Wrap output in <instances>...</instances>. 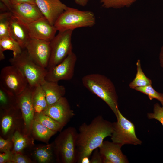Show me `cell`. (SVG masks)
Returning a JSON list of instances; mask_svg holds the SVG:
<instances>
[{"instance_id": "1", "label": "cell", "mask_w": 163, "mask_h": 163, "mask_svg": "<svg viewBox=\"0 0 163 163\" xmlns=\"http://www.w3.org/2000/svg\"><path fill=\"white\" fill-rule=\"evenodd\" d=\"M113 124L98 115L89 124L83 123L78 128L76 142L77 163L85 157L89 158L95 149L102 144L104 139L111 136Z\"/></svg>"}, {"instance_id": "2", "label": "cell", "mask_w": 163, "mask_h": 163, "mask_svg": "<svg viewBox=\"0 0 163 163\" xmlns=\"http://www.w3.org/2000/svg\"><path fill=\"white\" fill-rule=\"evenodd\" d=\"M82 82L86 88L103 101L117 117L118 97L115 86L110 79L99 73L90 74L82 77Z\"/></svg>"}, {"instance_id": "3", "label": "cell", "mask_w": 163, "mask_h": 163, "mask_svg": "<svg viewBox=\"0 0 163 163\" xmlns=\"http://www.w3.org/2000/svg\"><path fill=\"white\" fill-rule=\"evenodd\" d=\"M9 61L11 65L15 66L21 71L30 87L41 85L45 81L47 70L35 62L26 49H23L20 53L13 56Z\"/></svg>"}, {"instance_id": "4", "label": "cell", "mask_w": 163, "mask_h": 163, "mask_svg": "<svg viewBox=\"0 0 163 163\" xmlns=\"http://www.w3.org/2000/svg\"><path fill=\"white\" fill-rule=\"evenodd\" d=\"M94 13L68 7L59 16L54 26L58 31L72 30L83 27H91L96 24Z\"/></svg>"}, {"instance_id": "5", "label": "cell", "mask_w": 163, "mask_h": 163, "mask_svg": "<svg viewBox=\"0 0 163 163\" xmlns=\"http://www.w3.org/2000/svg\"><path fill=\"white\" fill-rule=\"evenodd\" d=\"M78 131L70 127L61 133L55 141V150L58 160L63 163L77 161L76 142Z\"/></svg>"}, {"instance_id": "6", "label": "cell", "mask_w": 163, "mask_h": 163, "mask_svg": "<svg viewBox=\"0 0 163 163\" xmlns=\"http://www.w3.org/2000/svg\"><path fill=\"white\" fill-rule=\"evenodd\" d=\"M72 30L59 31L50 41L51 53L47 70L63 61L72 52Z\"/></svg>"}, {"instance_id": "7", "label": "cell", "mask_w": 163, "mask_h": 163, "mask_svg": "<svg viewBox=\"0 0 163 163\" xmlns=\"http://www.w3.org/2000/svg\"><path fill=\"white\" fill-rule=\"evenodd\" d=\"M117 121L113 123V132L111 136L112 142L121 146L125 144L140 145L142 142L136 136L134 124L117 110Z\"/></svg>"}, {"instance_id": "8", "label": "cell", "mask_w": 163, "mask_h": 163, "mask_svg": "<svg viewBox=\"0 0 163 163\" xmlns=\"http://www.w3.org/2000/svg\"><path fill=\"white\" fill-rule=\"evenodd\" d=\"M0 85L18 96L25 90L28 84L21 71L15 66L11 65L3 67L1 70Z\"/></svg>"}, {"instance_id": "9", "label": "cell", "mask_w": 163, "mask_h": 163, "mask_svg": "<svg viewBox=\"0 0 163 163\" xmlns=\"http://www.w3.org/2000/svg\"><path fill=\"white\" fill-rule=\"evenodd\" d=\"M77 60L76 55L72 51L63 61L47 71L45 80L58 82L72 79Z\"/></svg>"}, {"instance_id": "10", "label": "cell", "mask_w": 163, "mask_h": 163, "mask_svg": "<svg viewBox=\"0 0 163 163\" xmlns=\"http://www.w3.org/2000/svg\"><path fill=\"white\" fill-rule=\"evenodd\" d=\"M25 49L35 62L47 68L51 53L50 41L31 38Z\"/></svg>"}, {"instance_id": "11", "label": "cell", "mask_w": 163, "mask_h": 163, "mask_svg": "<svg viewBox=\"0 0 163 163\" xmlns=\"http://www.w3.org/2000/svg\"><path fill=\"white\" fill-rule=\"evenodd\" d=\"M41 113L49 116L64 126L75 115L67 100L64 97L48 106Z\"/></svg>"}, {"instance_id": "12", "label": "cell", "mask_w": 163, "mask_h": 163, "mask_svg": "<svg viewBox=\"0 0 163 163\" xmlns=\"http://www.w3.org/2000/svg\"><path fill=\"white\" fill-rule=\"evenodd\" d=\"M30 37L34 39L50 41L57 31L44 16L27 25Z\"/></svg>"}, {"instance_id": "13", "label": "cell", "mask_w": 163, "mask_h": 163, "mask_svg": "<svg viewBox=\"0 0 163 163\" xmlns=\"http://www.w3.org/2000/svg\"><path fill=\"white\" fill-rule=\"evenodd\" d=\"M10 11L12 15L26 25L44 16L36 5L29 3L12 5Z\"/></svg>"}, {"instance_id": "14", "label": "cell", "mask_w": 163, "mask_h": 163, "mask_svg": "<svg viewBox=\"0 0 163 163\" xmlns=\"http://www.w3.org/2000/svg\"><path fill=\"white\" fill-rule=\"evenodd\" d=\"M122 147L118 144L108 141H103L98 148L103 163H128L126 155L122 152Z\"/></svg>"}, {"instance_id": "15", "label": "cell", "mask_w": 163, "mask_h": 163, "mask_svg": "<svg viewBox=\"0 0 163 163\" xmlns=\"http://www.w3.org/2000/svg\"><path fill=\"white\" fill-rule=\"evenodd\" d=\"M35 2L43 16L52 25L68 7L60 0H35Z\"/></svg>"}, {"instance_id": "16", "label": "cell", "mask_w": 163, "mask_h": 163, "mask_svg": "<svg viewBox=\"0 0 163 163\" xmlns=\"http://www.w3.org/2000/svg\"><path fill=\"white\" fill-rule=\"evenodd\" d=\"M33 90V87L28 85L25 90L17 96L18 106L28 128L32 126L35 113L32 101Z\"/></svg>"}, {"instance_id": "17", "label": "cell", "mask_w": 163, "mask_h": 163, "mask_svg": "<svg viewBox=\"0 0 163 163\" xmlns=\"http://www.w3.org/2000/svg\"><path fill=\"white\" fill-rule=\"evenodd\" d=\"M9 23L11 37L18 43L22 49H25L31 39L27 25L12 14Z\"/></svg>"}, {"instance_id": "18", "label": "cell", "mask_w": 163, "mask_h": 163, "mask_svg": "<svg viewBox=\"0 0 163 163\" xmlns=\"http://www.w3.org/2000/svg\"><path fill=\"white\" fill-rule=\"evenodd\" d=\"M41 86L45 94L48 106L64 97L66 93L64 86L59 85L57 82L46 80Z\"/></svg>"}, {"instance_id": "19", "label": "cell", "mask_w": 163, "mask_h": 163, "mask_svg": "<svg viewBox=\"0 0 163 163\" xmlns=\"http://www.w3.org/2000/svg\"><path fill=\"white\" fill-rule=\"evenodd\" d=\"M32 101L35 113H41L48 107L45 95L41 85L33 87Z\"/></svg>"}, {"instance_id": "20", "label": "cell", "mask_w": 163, "mask_h": 163, "mask_svg": "<svg viewBox=\"0 0 163 163\" xmlns=\"http://www.w3.org/2000/svg\"><path fill=\"white\" fill-rule=\"evenodd\" d=\"M20 45L11 37L0 39V60L5 59L4 52L6 50H10L13 52V56L20 53L22 50Z\"/></svg>"}, {"instance_id": "21", "label": "cell", "mask_w": 163, "mask_h": 163, "mask_svg": "<svg viewBox=\"0 0 163 163\" xmlns=\"http://www.w3.org/2000/svg\"><path fill=\"white\" fill-rule=\"evenodd\" d=\"M137 72L134 79L129 85L132 89L139 87L152 85V80L148 78L143 72L141 67L140 60H137L136 63Z\"/></svg>"}, {"instance_id": "22", "label": "cell", "mask_w": 163, "mask_h": 163, "mask_svg": "<svg viewBox=\"0 0 163 163\" xmlns=\"http://www.w3.org/2000/svg\"><path fill=\"white\" fill-rule=\"evenodd\" d=\"M32 128L35 136L39 139L44 141L48 140L57 132L53 131L34 120Z\"/></svg>"}, {"instance_id": "23", "label": "cell", "mask_w": 163, "mask_h": 163, "mask_svg": "<svg viewBox=\"0 0 163 163\" xmlns=\"http://www.w3.org/2000/svg\"><path fill=\"white\" fill-rule=\"evenodd\" d=\"M34 119L48 128L57 132L64 126L61 124L43 113H35Z\"/></svg>"}, {"instance_id": "24", "label": "cell", "mask_w": 163, "mask_h": 163, "mask_svg": "<svg viewBox=\"0 0 163 163\" xmlns=\"http://www.w3.org/2000/svg\"><path fill=\"white\" fill-rule=\"evenodd\" d=\"M11 15L10 11L0 14V39L11 37L9 19Z\"/></svg>"}, {"instance_id": "25", "label": "cell", "mask_w": 163, "mask_h": 163, "mask_svg": "<svg viewBox=\"0 0 163 163\" xmlns=\"http://www.w3.org/2000/svg\"><path fill=\"white\" fill-rule=\"evenodd\" d=\"M137 0H100L102 6L106 8H120L130 6Z\"/></svg>"}, {"instance_id": "26", "label": "cell", "mask_w": 163, "mask_h": 163, "mask_svg": "<svg viewBox=\"0 0 163 163\" xmlns=\"http://www.w3.org/2000/svg\"><path fill=\"white\" fill-rule=\"evenodd\" d=\"M134 89L146 94L151 100L154 99L158 100L163 106V93H160L155 91L152 85L137 87Z\"/></svg>"}, {"instance_id": "27", "label": "cell", "mask_w": 163, "mask_h": 163, "mask_svg": "<svg viewBox=\"0 0 163 163\" xmlns=\"http://www.w3.org/2000/svg\"><path fill=\"white\" fill-rule=\"evenodd\" d=\"M35 158L40 163L50 161L52 158V152L49 147L44 146L37 149L35 152Z\"/></svg>"}, {"instance_id": "28", "label": "cell", "mask_w": 163, "mask_h": 163, "mask_svg": "<svg viewBox=\"0 0 163 163\" xmlns=\"http://www.w3.org/2000/svg\"><path fill=\"white\" fill-rule=\"evenodd\" d=\"M16 96L5 89L0 85V102L3 106L12 105V102H16Z\"/></svg>"}, {"instance_id": "29", "label": "cell", "mask_w": 163, "mask_h": 163, "mask_svg": "<svg viewBox=\"0 0 163 163\" xmlns=\"http://www.w3.org/2000/svg\"><path fill=\"white\" fill-rule=\"evenodd\" d=\"M14 150L16 153L21 152L27 145L26 139L18 131H16L12 137Z\"/></svg>"}, {"instance_id": "30", "label": "cell", "mask_w": 163, "mask_h": 163, "mask_svg": "<svg viewBox=\"0 0 163 163\" xmlns=\"http://www.w3.org/2000/svg\"><path fill=\"white\" fill-rule=\"evenodd\" d=\"M149 119H155L162 124L163 127V106L161 107L157 103L154 105L153 113H149L147 114Z\"/></svg>"}, {"instance_id": "31", "label": "cell", "mask_w": 163, "mask_h": 163, "mask_svg": "<svg viewBox=\"0 0 163 163\" xmlns=\"http://www.w3.org/2000/svg\"><path fill=\"white\" fill-rule=\"evenodd\" d=\"M13 123V119L8 115L4 116L1 122L2 131L4 134H6L10 129Z\"/></svg>"}, {"instance_id": "32", "label": "cell", "mask_w": 163, "mask_h": 163, "mask_svg": "<svg viewBox=\"0 0 163 163\" xmlns=\"http://www.w3.org/2000/svg\"><path fill=\"white\" fill-rule=\"evenodd\" d=\"M13 163H28L29 161L25 156L17 153L12 154L11 158L9 162Z\"/></svg>"}, {"instance_id": "33", "label": "cell", "mask_w": 163, "mask_h": 163, "mask_svg": "<svg viewBox=\"0 0 163 163\" xmlns=\"http://www.w3.org/2000/svg\"><path fill=\"white\" fill-rule=\"evenodd\" d=\"M90 163H103L101 156L100 153L99 148L94 150L92 152Z\"/></svg>"}, {"instance_id": "34", "label": "cell", "mask_w": 163, "mask_h": 163, "mask_svg": "<svg viewBox=\"0 0 163 163\" xmlns=\"http://www.w3.org/2000/svg\"><path fill=\"white\" fill-rule=\"evenodd\" d=\"M11 143L8 140H5L2 137L0 138V150L4 152L10 151Z\"/></svg>"}, {"instance_id": "35", "label": "cell", "mask_w": 163, "mask_h": 163, "mask_svg": "<svg viewBox=\"0 0 163 163\" xmlns=\"http://www.w3.org/2000/svg\"><path fill=\"white\" fill-rule=\"evenodd\" d=\"M12 154L10 151L4 152L3 153L0 154V163H4L8 162L10 161Z\"/></svg>"}, {"instance_id": "36", "label": "cell", "mask_w": 163, "mask_h": 163, "mask_svg": "<svg viewBox=\"0 0 163 163\" xmlns=\"http://www.w3.org/2000/svg\"><path fill=\"white\" fill-rule=\"evenodd\" d=\"M10 1L12 5L25 2L36 5L35 0H10Z\"/></svg>"}, {"instance_id": "37", "label": "cell", "mask_w": 163, "mask_h": 163, "mask_svg": "<svg viewBox=\"0 0 163 163\" xmlns=\"http://www.w3.org/2000/svg\"><path fill=\"white\" fill-rule=\"evenodd\" d=\"M159 60L160 65L163 71V45L161 48L159 53Z\"/></svg>"}, {"instance_id": "38", "label": "cell", "mask_w": 163, "mask_h": 163, "mask_svg": "<svg viewBox=\"0 0 163 163\" xmlns=\"http://www.w3.org/2000/svg\"><path fill=\"white\" fill-rule=\"evenodd\" d=\"M89 0H75V3L81 6H85L88 3Z\"/></svg>"}, {"instance_id": "39", "label": "cell", "mask_w": 163, "mask_h": 163, "mask_svg": "<svg viewBox=\"0 0 163 163\" xmlns=\"http://www.w3.org/2000/svg\"><path fill=\"white\" fill-rule=\"evenodd\" d=\"M0 1L7 7L10 11L12 6L10 0H0Z\"/></svg>"}, {"instance_id": "40", "label": "cell", "mask_w": 163, "mask_h": 163, "mask_svg": "<svg viewBox=\"0 0 163 163\" xmlns=\"http://www.w3.org/2000/svg\"><path fill=\"white\" fill-rule=\"evenodd\" d=\"M0 8L1 11L3 12H6L5 11L8 10H9L10 11L7 7L1 1H0Z\"/></svg>"}]
</instances>
